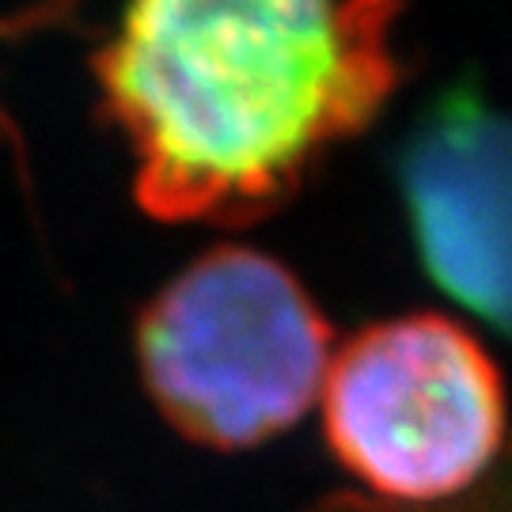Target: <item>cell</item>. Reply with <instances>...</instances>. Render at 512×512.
Segmentation results:
<instances>
[{"mask_svg": "<svg viewBox=\"0 0 512 512\" xmlns=\"http://www.w3.org/2000/svg\"><path fill=\"white\" fill-rule=\"evenodd\" d=\"M334 357V327L304 281L255 247L194 258L137 315L148 399L186 440L243 452L311 410Z\"/></svg>", "mask_w": 512, "mask_h": 512, "instance_id": "2", "label": "cell"}, {"mask_svg": "<svg viewBox=\"0 0 512 512\" xmlns=\"http://www.w3.org/2000/svg\"><path fill=\"white\" fill-rule=\"evenodd\" d=\"M403 0H126L95 57L133 194L167 224L277 213L399 88Z\"/></svg>", "mask_w": 512, "mask_h": 512, "instance_id": "1", "label": "cell"}, {"mask_svg": "<svg viewBox=\"0 0 512 512\" xmlns=\"http://www.w3.org/2000/svg\"><path fill=\"white\" fill-rule=\"evenodd\" d=\"M425 274L512 338V114L471 80L437 95L395 156Z\"/></svg>", "mask_w": 512, "mask_h": 512, "instance_id": "4", "label": "cell"}, {"mask_svg": "<svg viewBox=\"0 0 512 512\" xmlns=\"http://www.w3.org/2000/svg\"><path fill=\"white\" fill-rule=\"evenodd\" d=\"M330 452L376 501L444 505L490 475L505 380L475 334L433 311L357 330L323 380Z\"/></svg>", "mask_w": 512, "mask_h": 512, "instance_id": "3", "label": "cell"}]
</instances>
